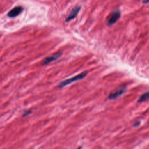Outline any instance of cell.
Returning a JSON list of instances; mask_svg holds the SVG:
<instances>
[{"instance_id":"6da1fadb","label":"cell","mask_w":149,"mask_h":149,"mask_svg":"<svg viewBox=\"0 0 149 149\" xmlns=\"http://www.w3.org/2000/svg\"><path fill=\"white\" fill-rule=\"evenodd\" d=\"M87 74H88L87 72H82V73H81L79 74H77V75L73 76L72 78L65 80L62 81V82H61L58 84V88H62V87H64L66 86L67 85L70 84H71L73 82H75V81H79V80H81L83 79L87 75Z\"/></svg>"},{"instance_id":"7a4b0ae2","label":"cell","mask_w":149,"mask_h":149,"mask_svg":"<svg viewBox=\"0 0 149 149\" xmlns=\"http://www.w3.org/2000/svg\"><path fill=\"white\" fill-rule=\"evenodd\" d=\"M62 55V53L60 52H56V53H54V54L48 56V57H46L42 61V62H41V64L42 65H48L49 64V63L58 59L59 58H60Z\"/></svg>"},{"instance_id":"3957f363","label":"cell","mask_w":149,"mask_h":149,"mask_svg":"<svg viewBox=\"0 0 149 149\" xmlns=\"http://www.w3.org/2000/svg\"><path fill=\"white\" fill-rule=\"evenodd\" d=\"M120 16V12L119 10H116L114 11L112 13L109 19L108 20V21L107 22V26H111L114 24L118 20Z\"/></svg>"},{"instance_id":"277c9868","label":"cell","mask_w":149,"mask_h":149,"mask_svg":"<svg viewBox=\"0 0 149 149\" xmlns=\"http://www.w3.org/2000/svg\"><path fill=\"white\" fill-rule=\"evenodd\" d=\"M80 9H81L80 6H76L74 7L72 9V10L70 12L68 16L66 17V19L65 20V22H69L73 20L77 16L78 13L80 10Z\"/></svg>"},{"instance_id":"5b68a950","label":"cell","mask_w":149,"mask_h":149,"mask_svg":"<svg viewBox=\"0 0 149 149\" xmlns=\"http://www.w3.org/2000/svg\"><path fill=\"white\" fill-rule=\"evenodd\" d=\"M125 91H126V87H121L119 89L115 91L114 92L110 93L108 96V98L109 100H115L116 98H117L119 97H120V95H122Z\"/></svg>"},{"instance_id":"8992f818","label":"cell","mask_w":149,"mask_h":149,"mask_svg":"<svg viewBox=\"0 0 149 149\" xmlns=\"http://www.w3.org/2000/svg\"><path fill=\"white\" fill-rule=\"evenodd\" d=\"M23 10V8L21 6H17L11 9L8 13V16L9 17H15L17 16Z\"/></svg>"},{"instance_id":"52a82bcc","label":"cell","mask_w":149,"mask_h":149,"mask_svg":"<svg viewBox=\"0 0 149 149\" xmlns=\"http://www.w3.org/2000/svg\"><path fill=\"white\" fill-rule=\"evenodd\" d=\"M148 99V92H146L142 94L141 97L138 99V102H142L144 101H146Z\"/></svg>"},{"instance_id":"ba28073f","label":"cell","mask_w":149,"mask_h":149,"mask_svg":"<svg viewBox=\"0 0 149 149\" xmlns=\"http://www.w3.org/2000/svg\"><path fill=\"white\" fill-rule=\"evenodd\" d=\"M31 110H27V111H26L24 113H23V117H25V116H27V115H30L31 113Z\"/></svg>"},{"instance_id":"9c48e42d","label":"cell","mask_w":149,"mask_h":149,"mask_svg":"<svg viewBox=\"0 0 149 149\" xmlns=\"http://www.w3.org/2000/svg\"><path fill=\"white\" fill-rule=\"evenodd\" d=\"M140 121H137V122H136L134 123L133 126H134V127H137V126H139L140 125Z\"/></svg>"},{"instance_id":"30bf717a","label":"cell","mask_w":149,"mask_h":149,"mask_svg":"<svg viewBox=\"0 0 149 149\" xmlns=\"http://www.w3.org/2000/svg\"><path fill=\"white\" fill-rule=\"evenodd\" d=\"M149 0H143V4H147L148 3Z\"/></svg>"},{"instance_id":"8fae6325","label":"cell","mask_w":149,"mask_h":149,"mask_svg":"<svg viewBox=\"0 0 149 149\" xmlns=\"http://www.w3.org/2000/svg\"><path fill=\"white\" fill-rule=\"evenodd\" d=\"M77 149H81V147H79Z\"/></svg>"}]
</instances>
